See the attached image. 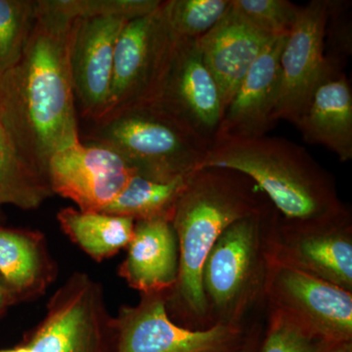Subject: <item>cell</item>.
I'll list each match as a JSON object with an SVG mask.
<instances>
[{
  "instance_id": "obj_1",
  "label": "cell",
  "mask_w": 352,
  "mask_h": 352,
  "mask_svg": "<svg viewBox=\"0 0 352 352\" xmlns=\"http://www.w3.org/2000/svg\"><path fill=\"white\" fill-rule=\"evenodd\" d=\"M19 63L0 78V124L47 175L50 157L80 141L69 66L72 22L39 8ZM48 177V176H47Z\"/></svg>"
},
{
  "instance_id": "obj_2",
  "label": "cell",
  "mask_w": 352,
  "mask_h": 352,
  "mask_svg": "<svg viewBox=\"0 0 352 352\" xmlns=\"http://www.w3.org/2000/svg\"><path fill=\"white\" fill-rule=\"evenodd\" d=\"M270 205L258 185L238 171L203 168L189 176L171 219L179 249V274L166 295L168 314L193 330L212 327L201 285L208 252L231 224Z\"/></svg>"
},
{
  "instance_id": "obj_3",
  "label": "cell",
  "mask_w": 352,
  "mask_h": 352,
  "mask_svg": "<svg viewBox=\"0 0 352 352\" xmlns=\"http://www.w3.org/2000/svg\"><path fill=\"white\" fill-rule=\"evenodd\" d=\"M203 168L247 175L289 221L332 219L349 210L338 195L333 176L305 148L288 139L263 135L217 140Z\"/></svg>"
},
{
  "instance_id": "obj_4",
  "label": "cell",
  "mask_w": 352,
  "mask_h": 352,
  "mask_svg": "<svg viewBox=\"0 0 352 352\" xmlns=\"http://www.w3.org/2000/svg\"><path fill=\"white\" fill-rule=\"evenodd\" d=\"M276 212L270 205L237 220L208 252L201 285L210 325H245L251 310L265 302L270 264L268 234Z\"/></svg>"
},
{
  "instance_id": "obj_5",
  "label": "cell",
  "mask_w": 352,
  "mask_h": 352,
  "mask_svg": "<svg viewBox=\"0 0 352 352\" xmlns=\"http://www.w3.org/2000/svg\"><path fill=\"white\" fill-rule=\"evenodd\" d=\"M85 142L110 148L138 175L157 182L188 177L207 155L186 129L155 104L124 109L94 122Z\"/></svg>"
},
{
  "instance_id": "obj_6",
  "label": "cell",
  "mask_w": 352,
  "mask_h": 352,
  "mask_svg": "<svg viewBox=\"0 0 352 352\" xmlns=\"http://www.w3.org/2000/svg\"><path fill=\"white\" fill-rule=\"evenodd\" d=\"M101 285L75 273L52 296L41 325L23 346L0 352H108L115 340Z\"/></svg>"
},
{
  "instance_id": "obj_7",
  "label": "cell",
  "mask_w": 352,
  "mask_h": 352,
  "mask_svg": "<svg viewBox=\"0 0 352 352\" xmlns=\"http://www.w3.org/2000/svg\"><path fill=\"white\" fill-rule=\"evenodd\" d=\"M176 39L164 13V1L154 12L126 23L116 45L110 97L101 120L155 100L170 66Z\"/></svg>"
},
{
  "instance_id": "obj_8",
  "label": "cell",
  "mask_w": 352,
  "mask_h": 352,
  "mask_svg": "<svg viewBox=\"0 0 352 352\" xmlns=\"http://www.w3.org/2000/svg\"><path fill=\"white\" fill-rule=\"evenodd\" d=\"M268 256L352 293L351 210L310 221H289L276 212L268 234Z\"/></svg>"
},
{
  "instance_id": "obj_9",
  "label": "cell",
  "mask_w": 352,
  "mask_h": 352,
  "mask_svg": "<svg viewBox=\"0 0 352 352\" xmlns=\"http://www.w3.org/2000/svg\"><path fill=\"white\" fill-rule=\"evenodd\" d=\"M166 293L143 294L135 307L113 317V352H240L250 329L215 324L193 330L175 323L166 309Z\"/></svg>"
},
{
  "instance_id": "obj_10",
  "label": "cell",
  "mask_w": 352,
  "mask_h": 352,
  "mask_svg": "<svg viewBox=\"0 0 352 352\" xmlns=\"http://www.w3.org/2000/svg\"><path fill=\"white\" fill-rule=\"evenodd\" d=\"M270 263L264 298L268 307L327 344L352 340V293L295 268Z\"/></svg>"
},
{
  "instance_id": "obj_11",
  "label": "cell",
  "mask_w": 352,
  "mask_h": 352,
  "mask_svg": "<svg viewBox=\"0 0 352 352\" xmlns=\"http://www.w3.org/2000/svg\"><path fill=\"white\" fill-rule=\"evenodd\" d=\"M155 104L206 147L214 144L224 108L219 88L197 39H176L168 72Z\"/></svg>"
},
{
  "instance_id": "obj_12",
  "label": "cell",
  "mask_w": 352,
  "mask_h": 352,
  "mask_svg": "<svg viewBox=\"0 0 352 352\" xmlns=\"http://www.w3.org/2000/svg\"><path fill=\"white\" fill-rule=\"evenodd\" d=\"M332 1L312 0L300 7L298 19L285 41L280 59L281 88L275 120L296 124L314 90L340 64L325 53Z\"/></svg>"
},
{
  "instance_id": "obj_13",
  "label": "cell",
  "mask_w": 352,
  "mask_h": 352,
  "mask_svg": "<svg viewBox=\"0 0 352 352\" xmlns=\"http://www.w3.org/2000/svg\"><path fill=\"white\" fill-rule=\"evenodd\" d=\"M135 175L113 150L82 140L55 153L47 166L53 194L73 201L82 212H103Z\"/></svg>"
},
{
  "instance_id": "obj_14",
  "label": "cell",
  "mask_w": 352,
  "mask_h": 352,
  "mask_svg": "<svg viewBox=\"0 0 352 352\" xmlns=\"http://www.w3.org/2000/svg\"><path fill=\"white\" fill-rule=\"evenodd\" d=\"M127 22L118 17L72 22L69 66L76 109L92 124L101 120L107 110L116 45Z\"/></svg>"
},
{
  "instance_id": "obj_15",
  "label": "cell",
  "mask_w": 352,
  "mask_h": 352,
  "mask_svg": "<svg viewBox=\"0 0 352 352\" xmlns=\"http://www.w3.org/2000/svg\"><path fill=\"white\" fill-rule=\"evenodd\" d=\"M286 38H273L245 74L224 111L214 142L266 135L276 124L275 112L281 88L280 59Z\"/></svg>"
},
{
  "instance_id": "obj_16",
  "label": "cell",
  "mask_w": 352,
  "mask_h": 352,
  "mask_svg": "<svg viewBox=\"0 0 352 352\" xmlns=\"http://www.w3.org/2000/svg\"><path fill=\"white\" fill-rule=\"evenodd\" d=\"M275 38L250 24L230 4L215 27L197 39L204 61L219 88L224 111L252 65Z\"/></svg>"
},
{
  "instance_id": "obj_17",
  "label": "cell",
  "mask_w": 352,
  "mask_h": 352,
  "mask_svg": "<svg viewBox=\"0 0 352 352\" xmlns=\"http://www.w3.org/2000/svg\"><path fill=\"white\" fill-rule=\"evenodd\" d=\"M179 274V249L170 220H138L119 275L141 295L168 293Z\"/></svg>"
},
{
  "instance_id": "obj_18",
  "label": "cell",
  "mask_w": 352,
  "mask_h": 352,
  "mask_svg": "<svg viewBox=\"0 0 352 352\" xmlns=\"http://www.w3.org/2000/svg\"><path fill=\"white\" fill-rule=\"evenodd\" d=\"M296 126L307 142L328 148L342 163L352 160V92L340 67L319 83Z\"/></svg>"
},
{
  "instance_id": "obj_19",
  "label": "cell",
  "mask_w": 352,
  "mask_h": 352,
  "mask_svg": "<svg viewBox=\"0 0 352 352\" xmlns=\"http://www.w3.org/2000/svg\"><path fill=\"white\" fill-rule=\"evenodd\" d=\"M56 274L43 233L0 227V283L15 302L43 295Z\"/></svg>"
},
{
  "instance_id": "obj_20",
  "label": "cell",
  "mask_w": 352,
  "mask_h": 352,
  "mask_svg": "<svg viewBox=\"0 0 352 352\" xmlns=\"http://www.w3.org/2000/svg\"><path fill=\"white\" fill-rule=\"evenodd\" d=\"M57 219L69 239L96 261L112 258L127 248L135 223L129 217L74 208L60 210Z\"/></svg>"
},
{
  "instance_id": "obj_21",
  "label": "cell",
  "mask_w": 352,
  "mask_h": 352,
  "mask_svg": "<svg viewBox=\"0 0 352 352\" xmlns=\"http://www.w3.org/2000/svg\"><path fill=\"white\" fill-rule=\"evenodd\" d=\"M53 195L47 175L21 154L0 124V205L36 210Z\"/></svg>"
},
{
  "instance_id": "obj_22",
  "label": "cell",
  "mask_w": 352,
  "mask_h": 352,
  "mask_svg": "<svg viewBox=\"0 0 352 352\" xmlns=\"http://www.w3.org/2000/svg\"><path fill=\"white\" fill-rule=\"evenodd\" d=\"M188 177L157 182L135 175L103 212L129 217L134 221L154 219L171 221L176 203Z\"/></svg>"
},
{
  "instance_id": "obj_23",
  "label": "cell",
  "mask_w": 352,
  "mask_h": 352,
  "mask_svg": "<svg viewBox=\"0 0 352 352\" xmlns=\"http://www.w3.org/2000/svg\"><path fill=\"white\" fill-rule=\"evenodd\" d=\"M36 19V0H0V78L19 63Z\"/></svg>"
},
{
  "instance_id": "obj_24",
  "label": "cell",
  "mask_w": 352,
  "mask_h": 352,
  "mask_svg": "<svg viewBox=\"0 0 352 352\" xmlns=\"http://www.w3.org/2000/svg\"><path fill=\"white\" fill-rule=\"evenodd\" d=\"M161 0H38L39 8L69 21L97 17H118L127 21L149 15Z\"/></svg>"
},
{
  "instance_id": "obj_25",
  "label": "cell",
  "mask_w": 352,
  "mask_h": 352,
  "mask_svg": "<svg viewBox=\"0 0 352 352\" xmlns=\"http://www.w3.org/2000/svg\"><path fill=\"white\" fill-rule=\"evenodd\" d=\"M231 0H166L164 13L176 38L199 39L226 16Z\"/></svg>"
},
{
  "instance_id": "obj_26",
  "label": "cell",
  "mask_w": 352,
  "mask_h": 352,
  "mask_svg": "<svg viewBox=\"0 0 352 352\" xmlns=\"http://www.w3.org/2000/svg\"><path fill=\"white\" fill-rule=\"evenodd\" d=\"M328 344L282 312L268 307L259 352H326Z\"/></svg>"
},
{
  "instance_id": "obj_27",
  "label": "cell",
  "mask_w": 352,
  "mask_h": 352,
  "mask_svg": "<svg viewBox=\"0 0 352 352\" xmlns=\"http://www.w3.org/2000/svg\"><path fill=\"white\" fill-rule=\"evenodd\" d=\"M231 8L272 36H288L300 10V6L288 0H231Z\"/></svg>"
},
{
  "instance_id": "obj_28",
  "label": "cell",
  "mask_w": 352,
  "mask_h": 352,
  "mask_svg": "<svg viewBox=\"0 0 352 352\" xmlns=\"http://www.w3.org/2000/svg\"><path fill=\"white\" fill-rule=\"evenodd\" d=\"M264 329L261 325H252L250 328L249 335L240 352H259L263 340Z\"/></svg>"
},
{
  "instance_id": "obj_29",
  "label": "cell",
  "mask_w": 352,
  "mask_h": 352,
  "mask_svg": "<svg viewBox=\"0 0 352 352\" xmlns=\"http://www.w3.org/2000/svg\"><path fill=\"white\" fill-rule=\"evenodd\" d=\"M12 302H15L12 296L4 288L3 285L0 283V315H1L2 312L6 309V307Z\"/></svg>"
},
{
  "instance_id": "obj_30",
  "label": "cell",
  "mask_w": 352,
  "mask_h": 352,
  "mask_svg": "<svg viewBox=\"0 0 352 352\" xmlns=\"http://www.w3.org/2000/svg\"><path fill=\"white\" fill-rule=\"evenodd\" d=\"M326 352H352V340L329 344Z\"/></svg>"
}]
</instances>
